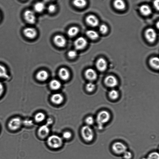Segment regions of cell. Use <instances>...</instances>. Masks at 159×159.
<instances>
[{"mask_svg":"<svg viewBox=\"0 0 159 159\" xmlns=\"http://www.w3.org/2000/svg\"><path fill=\"white\" fill-rule=\"evenodd\" d=\"M47 143L50 147L57 149L62 146L63 140L61 137L57 135H52L48 138Z\"/></svg>","mask_w":159,"mask_h":159,"instance_id":"1","label":"cell"},{"mask_svg":"<svg viewBox=\"0 0 159 159\" xmlns=\"http://www.w3.org/2000/svg\"><path fill=\"white\" fill-rule=\"evenodd\" d=\"M80 133L82 138L87 142L92 141L94 138V132L91 128L88 125H84L82 127Z\"/></svg>","mask_w":159,"mask_h":159,"instance_id":"2","label":"cell"},{"mask_svg":"<svg viewBox=\"0 0 159 159\" xmlns=\"http://www.w3.org/2000/svg\"><path fill=\"white\" fill-rule=\"evenodd\" d=\"M110 117V114L108 111L106 110L100 111L96 117V121L99 127L102 126L107 122L109 120Z\"/></svg>","mask_w":159,"mask_h":159,"instance_id":"3","label":"cell"},{"mask_svg":"<svg viewBox=\"0 0 159 159\" xmlns=\"http://www.w3.org/2000/svg\"><path fill=\"white\" fill-rule=\"evenodd\" d=\"M113 151L118 154H123L127 150L126 146L123 143L117 142L113 143L112 146Z\"/></svg>","mask_w":159,"mask_h":159,"instance_id":"4","label":"cell"},{"mask_svg":"<svg viewBox=\"0 0 159 159\" xmlns=\"http://www.w3.org/2000/svg\"><path fill=\"white\" fill-rule=\"evenodd\" d=\"M22 124V121L19 117H16L11 119L9 122L8 126L9 129L15 130L19 129Z\"/></svg>","mask_w":159,"mask_h":159,"instance_id":"5","label":"cell"},{"mask_svg":"<svg viewBox=\"0 0 159 159\" xmlns=\"http://www.w3.org/2000/svg\"><path fill=\"white\" fill-rule=\"evenodd\" d=\"M25 20L30 24H34L36 21V17L34 12L31 10L25 11L24 14Z\"/></svg>","mask_w":159,"mask_h":159,"instance_id":"6","label":"cell"},{"mask_svg":"<svg viewBox=\"0 0 159 159\" xmlns=\"http://www.w3.org/2000/svg\"><path fill=\"white\" fill-rule=\"evenodd\" d=\"M145 35L147 41L150 43L154 42L156 39V32L152 28H149L147 29L145 32Z\"/></svg>","mask_w":159,"mask_h":159,"instance_id":"7","label":"cell"},{"mask_svg":"<svg viewBox=\"0 0 159 159\" xmlns=\"http://www.w3.org/2000/svg\"><path fill=\"white\" fill-rule=\"evenodd\" d=\"M50 129L48 126L46 124L40 126L38 130V134L39 137L42 139L47 137L49 134Z\"/></svg>","mask_w":159,"mask_h":159,"instance_id":"8","label":"cell"},{"mask_svg":"<svg viewBox=\"0 0 159 159\" xmlns=\"http://www.w3.org/2000/svg\"><path fill=\"white\" fill-rule=\"evenodd\" d=\"M74 44L75 47L76 49L81 50L86 46L87 42L85 38L80 37L75 40Z\"/></svg>","mask_w":159,"mask_h":159,"instance_id":"9","label":"cell"},{"mask_svg":"<svg viewBox=\"0 0 159 159\" xmlns=\"http://www.w3.org/2000/svg\"><path fill=\"white\" fill-rule=\"evenodd\" d=\"M24 35L27 38L32 39L37 35V32L36 30L32 27H27L23 31Z\"/></svg>","mask_w":159,"mask_h":159,"instance_id":"10","label":"cell"},{"mask_svg":"<svg viewBox=\"0 0 159 159\" xmlns=\"http://www.w3.org/2000/svg\"><path fill=\"white\" fill-rule=\"evenodd\" d=\"M104 81L107 86L111 87H115L118 83L116 77L112 75L107 76L105 79Z\"/></svg>","mask_w":159,"mask_h":159,"instance_id":"11","label":"cell"},{"mask_svg":"<svg viewBox=\"0 0 159 159\" xmlns=\"http://www.w3.org/2000/svg\"><path fill=\"white\" fill-rule=\"evenodd\" d=\"M53 40L55 44L60 47H64L66 43V40L65 37L60 35L55 36Z\"/></svg>","mask_w":159,"mask_h":159,"instance_id":"12","label":"cell"},{"mask_svg":"<svg viewBox=\"0 0 159 159\" xmlns=\"http://www.w3.org/2000/svg\"><path fill=\"white\" fill-rule=\"evenodd\" d=\"M86 23L92 27H96L99 24V21L97 17L93 15H89L86 18Z\"/></svg>","mask_w":159,"mask_h":159,"instance_id":"13","label":"cell"},{"mask_svg":"<svg viewBox=\"0 0 159 159\" xmlns=\"http://www.w3.org/2000/svg\"><path fill=\"white\" fill-rule=\"evenodd\" d=\"M51 100L52 103L58 105L62 103L64 101V98L61 94L56 93L52 96Z\"/></svg>","mask_w":159,"mask_h":159,"instance_id":"14","label":"cell"},{"mask_svg":"<svg viewBox=\"0 0 159 159\" xmlns=\"http://www.w3.org/2000/svg\"><path fill=\"white\" fill-rule=\"evenodd\" d=\"M96 66L99 70L101 71H104L107 68V63L104 59L101 58L98 60L96 63Z\"/></svg>","mask_w":159,"mask_h":159,"instance_id":"15","label":"cell"},{"mask_svg":"<svg viewBox=\"0 0 159 159\" xmlns=\"http://www.w3.org/2000/svg\"><path fill=\"white\" fill-rule=\"evenodd\" d=\"M85 75L86 78L91 81L95 80L97 76L96 71L92 68H89L86 70L85 72Z\"/></svg>","mask_w":159,"mask_h":159,"instance_id":"16","label":"cell"},{"mask_svg":"<svg viewBox=\"0 0 159 159\" xmlns=\"http://www.w3.org/2000/svg\"><path fill=\"white\" fill-rule=\"evenodd\" d=\"M0 78L9 80L10 77L8 74L6 67L3 65L0 64Z\"/></svg>","mask_w":159,"mask_h":159,"instance_id":"17","label":"cell"},{"mask_svg":"<svg viewBox=\"0 0 159 159\" xmlns=\"http://www.w3.org/2000/svg\"><path fill=\"white\" fill-rule=\"evenodd\" d=\"M59 75L61 79L66 80L69 78L70 73L67 69L65 68H61L59 70Z\"/></svg>","mask_w":159,"mask_h":159,"instance_id":"18","label":"cell"},{"mask_svg":"<svg viewBox=\"0 0 159 159\" xmlns=\"http://www.w3.org/2000/svg\"><path fill=\"white\" fill-rule=\"evenodd\" d=\"M139 10L141 13L145 16H148L152 12V10L150 7L147 5H143L141 6L140 7Z\"/></svg>","mask_w":159,"mask_h":159,"instance_id":"19","label":"cell"},{"mask_svg":"<svg viewBox=\"0 0 159 159\" xmlns=\"http://www.w3.org/2000/svg\"><path fill=\"white\" fill-rule=\"evenodd\" d=\"M48 74L47 71L45 70H41L39 71L37 74L36 77L37 79L40 81L45 80L48 78Z\"/></svg>","mask_w":159,"mask_h":159,"instance_id":"20","label":"cell"},{"mask_svg":"<svg viewBox=\"0 0 159 159\" xmlns=\"http://www.w3.org/2000/svg\"><path fill=\"white\" fill-rule=\"evenodd\" d=\"M114 7L119 10H123L125 7V4L123 0H115L113 3Z\"/></svg>","mask_w":159,"mask_h":159,"instance_id":"21","label":"cell"},{"mask_svg":"<svg viewBox=\"0 0 159 159\" xmlns=\"http://www.w3.org/2000/svg\"><path fill=\"white\" fill-rule=\"evenodd\" d=\"M45 8V5L42 2H38L36 3L34 6V11L38 13L43 12Z\"/></svg>","mask_w":159,"mask_h":159,"instance_id":"22","label":"cell"},{"mask_svg":"<svg viewBox=\"0 0 159 159\" xmlns=\"http://www.w3.org/2000/svg\"><path fill=\"white\" fill-rule=\"evenodd\" d=\"M87 36L92 39H95L99 37V34L97 32L93 30H89L86 32Z\"/></svg>","mask_w":159,"mask_h":159,"instance_id":"23","label":"cell"},{"mask_svg":"<svg viewBox=\"0 0 159 159\" xmlns=\"http://www.w3.org/2000/svg\"><path fill=\"white\" fill-rule=\"evenodd\" d=\"M46 118L45 114L42 112L37 113L34 116V119L35 121L40 123L44 121Z\"/></svg>","mask_w":159,"mask_h":159,"instance_id":"24","label":"cell"},{"mask_svg":"<svg viewBox=\"0 0 159 159\" xmlns=\"http://www.w3.org/2000/svg\"><path fill=\"white\" fill-rule=\"evenodd\" d=\"M73 3L77 7L82 8L86 6L87 3L86 0H73Z\"/></svg>","mask_w":159,"mask_h":159,"instance_id":"25","label":"cell"},{"mask_svg":"<svg viewBox=\"0 0 159 159\" xmlns=\"http://www.w3.org/2000/svg\"><path fill=\"white\" fill-rule=\"evenodd\" d=\"M51 88L53 90H57L60 89L61 86V84L57 80H52L50 83Z\"/></svg>","mask_w":159,"mask_h":159,"instance_id":"26","label":"cell"},{"mask_svg":"<svg viewBox=\"0 0 159 159\" xmlns=\"http://www.w3.org/2000/svg\"><path fill=\"white\" fill-rule=\"evenodd\" d=\"M150 65L153 68L158 69L159 67V60L158 57H154L152 58L149 61Z\"/></svg>","mask_w":159,"mask_h":159,"instance_id":"27","label":"cell"},{"mask_svg":"<svg viewBox=\"0 0 159 159\" xmlns=\"http://www.w3.org/2000/svg\"><path fill=\"white\" fill-rule=\"evenodd\" d=\"M79 31V29L76 26H73L69 29L67 34L69 36L73 37L77 35Z\"/></svg>","mask_w":159,"mask_h":159,"instance_id":"28","label":"cell"},{"mask_svg":"<svg viewBox=\"0 0 159 159\" xmlns=\"http://www.w3.org/2000/svg\"><path fill=\"white\" fill-rule=\"evenodd\" d=\"M119 96V93L115 89L111 90L109 93L110 98L112 100H116L118 98Z\"/></svg>","mask_w":159,"mask_h":159,"instance_id":"29","label":"cell"},{"mask_svg":"<svg viewBox=\"0 0 159 159\" xmlns=\"http://www.w3.org/2000/svg\"><path fill=\"white\" fill-rule=\"evenodd\" d=\"M85 122L87 125L90 126L94 124V120L93 116H89L85 118Z\"/></svg>","mask_w":159,"mask_h":159,"instance_id":"30","label":"cell"},{"mask_svg":"<svg viewBox=\"0 0 159 159\" xmlns=\"http://www.w3.org/2000/svg\"><path fill=\"white\" fill-rule=\"evenodd\" d=\"M147 159H159V155L157 152L150 153L148 156Z\"/></svg>","mask_w":159,"mask_h":159,"instance_id":"31","label":"cell"},{"mask_svg":"<svg viewBox=\"0 0 159 159\" xmlns=\"http://www.w3.org/2000/svg\"><path fill=\"white\" fill-rule=\"evenodd\" d=\"M86 88L87 91L91 92L95 89V85L92 82H89L87 84Z\"/></svg>","mask_w":159,"mask_h":159,"instance_id":"32","label":"cell"},{"mask_svg":"<svg viewBox=\"0 0 159 159\" xmlns=\"http://www.w3.org/2000/svg\"><path fill=\"white\" fill-rule=\"evenodd\" d=\"M63 138L66 139H69L71 138L72 136L71 133L69 131H65L62 134Z\"/></svg>","mask_w":159,"mask_h":159,"instance_id":"33","label":"cell"},{"mask_svg":"<svg viewBox=\"0 0 159 159\" xmlns=\"http://www.w3.org/2000/svg\"><path fill=\"white\" fill-rule=\"evenodd\" d=\"M99 30L100 32L102 34H104L107 33L108 30L107 26L104 24H102L100 25Z\"/></svg>","mask_w":159,"mask_h":159,"instance_id":"34","label":"cell"},{"mask_svg":"<svg viewBox=\"0 0 159 159\" xmlns=\"http://www.w3.org/2000/svg\"><path fill=\"white\" fill-rule=\"evenodd\" d=\"M48 11L50 13H52L56 11V7L55 5L51 4L48 7Z\"/></svg>","mask_w":159,"mask_h":159,"instance_id":"35","label":"cell"},{"mask_svg":"<svg viewBox=\"0 0 159 159\" xmlns=\"http://www.w3.org/2000/svg\"><path fill=\"white\" fill-rule=\"evenodd\" d=\"M33 123L32 120L30 119H26L22 121V124L26 126H30L33 125Z\"/></svg>","mask_w":159,"mask_h":159,"instance_id":"36","label":"cell"},{"mask_svg":"<svg viewBox=\"0 0 159 159\" xmlns=\"http://www.w3.org/2000/svg\"><path fill=\"white\" fill-rule=\"evenodd\" d=\"M123 154L124 158L125 159H130L132 157V153L130 152L127 150Z\"/></svg>","mask_w":159,"mask_h":159,"instance_id":"37","label":"cell"},{"mask_svg":"<svg viewBox=\"0 0 159 159\" xmlns=\"http://www.w3.org/2000/svg\"><path fill=\"white\" fill-rule=\"evenodd\" d=\"M68 55V56L71 58H73L75 57L77 55V53L75 50H71L69 51Z\"/></svg>","mask_w":159,"mask_h":159,"instance_id":"38","label":"cell"},{"mask_svg":"<svg viewBox=\"0 0 159 159\" xmlns=\"http://www.w3.org/2000/svg\"><path fill=\"white\" fill-rule=\"evenodd\" d=\"M154 8L158 11L159 9V0H155L153 3Z\"/></svg>","mask_w":159,"mask_h":159,"instance_id":"39","label":"cell"},{"mask_svg":"<svg viewBox=\"0 0 159 159\" xmlns=\"http://www.w3.org/2000/svg\"><path fill=\"white\" fill-rule=\"evenodd\" d=\"M4 88L3 84L0 81V97L2 95L4 92Z\"/></svg>","mask_w":159,"mask_h":159,"instance_id":"40","label":"cell"},{"mask_svg":"<svg viewBox=\"0 0 159 159\" xmlns=\"http://www.w3.org/2000/svg\"><path fill=\"white\" fill-rule=\"evenodd\" d=\"M52 123L53 120L52 119L50 118H48L47 120L46 125L48 126L52 124Z\"/></svg>","mask_w":159,"mask_h":159,"instance_id":"41","label":"cell"},{"mask_svg":"<svg viewBox=\"0 0 159 159\" xmlns=\"http://www.w3.org/2000/svg\"><path fill=\"white\" fill-rule=\"evenodd\" d=\"M44 0L45 2H50L51 1H52V0Z\"/></svg>","mask_w":159,"mask_h":159,"instance_id":"42","label":"cell"}]
</instances>
